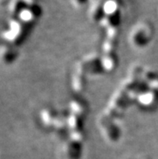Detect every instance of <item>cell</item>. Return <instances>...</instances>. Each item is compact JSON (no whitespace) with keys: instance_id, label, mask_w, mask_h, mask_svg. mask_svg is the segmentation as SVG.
<instances>
[{"instance_id":"3","label":"cell","mask_w":158,"mask_h":159,"mask_svg":"<svg viewBox=\"0 0 158 159\" xmlns=\"http://www.w3.org/2000/svg\"><path fill=\"white\" fill-rule=\"evenodd\" d=\"M106 15V12H105V8H104V3L101 4L98 7L96 8V10L94 13V19L97 21L98 20H101Z\"/></svg>"},{"instance_id":"4","label":"cell","mask_w":158,"mask_h":159,"mask_svg":"<svg viewBox=\"0 0 158 159\" xmlns=\"http://www.w3.org/2000/svg\"><path fill=\"white\" fill-rule=\"evenodd\" d=\"M76 1L79 5H85V4H86V2H88V0H76Z\"/></svg>"},{"instance_id":"2","label":"cell","mask_w":158,"mask_h":159,"mask_svg":"<svg viewBox=\"0 0 158 159\" xmlns=\"http://www.w3.org/2000/svg\"><path fill=\"white\" fill-rule=\"evenodd\" d=\"M120 16H121V14H120V11L119 10L118 8L109 13L107 16V20L111 26H118L120 22Z\"/></svg>"},{"instance_id":"1","label":"cell","mask_w":158,"mask_h":159,"mask_svg":"<svg viewBox=\"0 0 158 159\" xmlns=\"http://www.w3.org/2000/svg\"><path fill=\"white\" fill-rule=\"evenodd\" d=\"M148 36H147V34L145 33L144 30L142 29H140V30L136 31L134 33V36L132 37V40L134 41L135 44H137V45H143L144 43L148 42Z\"/></svg>"},{"instance_id":"5","label":"cell","mask_w":158,"mask_h":159,"mask_svg":"<svg viewBox=\"0 0 158 159\" xmlns=\"http://www.w3.org/2000/svg\"><path fill=\"white\" fill-rule=\"evenodd\" d=\"M37 9H40V7H39L38 6H36V5H35L34 10H37ZM31 12H32V15H34V11H31Z\"/></svg>"}]
</instances>
